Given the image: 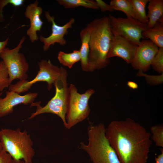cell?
<instances>
[{"instance_id":"52a82bcc","label":"cell","mask_w":163,"mask_h":163,"mask_svg":"<svg viewBox=\"0 0 163 163\" xmlns=\"http://www.w3.org/2000/svg\"><path fill=\"white\" fill-rule=\"evenodd\" d=\"M39 70L32 80L19 81L14 84H11L8 90L18 94L28 91L35 83L40 82L47 83V89L50 90L60 77L64 67L53 65L49 60L42 59L37 63Z\"/></svg>"},{"instance_id":"ffe728a7","label":"cell","mask_w":163,"mask_h":163,"mask_svg":"<svg viewBox=\"0 0 163 163\" xmlns=\"http://www.w3.org/2000/svg\"><path fill=\"white\" fill-rule=\"evenodd\" d=\"M57 59L63 66L71 69L74 64L81 60L79 50H74L70 53L60 51L58 53Z\"/></svg>"},{"instance_id":"277c9868","label":"cell","mask_w":163,"mask_h":163,"mask_svg":"<svg viewBox=\"0 0 163 163\" xmlns=\"http://www.w3.org/2000/svg\"><path fill=\"white\" fill-rule=\"evenodd\" d=\"M0 142L2 149L13 159H23L24 163H32L35 152L30 135L20 128H2L0 130Z\"/></svg>"},{"instance_id":"5b68a950","label":"cell","mask_w":163,"mask_h":163,"mask_svg":"<svg viewBox=\"0 0 163 163\" xmlns=\"http://www.w3.org/2000/svg\"><path fill=\"white\" fill-rule=\"evenodd\" d=\"M67 72L64 68L61 75L54 84L55 93L54 96L44 106L40 105L41 102H33L30 107L35 106L36 111L32 113L28 118L30 120L40 114L51 113L59 117L66 128V116L69 97V87L67 82Z\"/></svg>"},{"instance_id":"e0dca14e","label":"cell","mask_w":163,"mask_h":163,"mask_svg":"<svg viewBox=\"0 0 163 163\" xmlns=\"http://www.w3.org/2000/svg\"><path fill=\"white\" fill-rule=\"evenodd\" d=\"M79 34L81 42V48L79 50L81 57V67L83 71L88 72V58L90 51V34L85 28L81 30Z\"/></svg>"},{"instance_id":"7c38bea8","label":"cell","mask_w":163,"mask_h":163,"mask_svg":"<svg viewBox=\"0 0 163 163\" xmlns=\"http://www.w3.org/2000/svg\"><path fill=\"white\" fill-rule=\"evenodd\" d=\"M37 96V93L29 92L21 95L13 91H7L5 97L3 98L0 97V117L12 113L14 107L18 104H31L34 102Z\"/></svg>"},{"instance_id":"484cf974","label":"cell","mask_w":163,"mask_h":163,"mask_svg":"<svg viewBox=\"0 0 163 163\" xmlns=\"http://www.w3.org/2000/svg\"><path fill=\"white\" fill-rule=\"evenodd\" d=\"M24 2V0H0V22L4 21L3 9L5 6L10 4L18 7L22 5Z\"/></svg>"},{"instance_id":"7402d4cb","label":"cell","mask_w":163,"mask_h":163,"mask_svg":"<svg viewBox=\"0 0 163 163\" xmlns=\"http://www.w3.org/2000/svg\"><path fill=\"white\" fill-rule=\"evenodd\" d=\"M152 133L151 139L156 145L163 147V125L160 124L153 125L150 127Z\"/></svg>"},{"instance_id":"cb8c5ba5","label":"cell","mask_w":163,"mask_h":163,"mask_svg":"<svg viewBox=\"0 0 163 163\" xmlns=\"http://www.w3.org/2000/svg\"><path fill=\"white\" fill-rule=\"evenodd\" d=\"M136 75L144 77L147 83L150 85H158L163 82V72L158 75H151L147 74L141 70H139Z\"/></svg>"},{"instance_id":"83f0119b","label":"cell","mask_w":163,"mask_h":163,"mask_svg":"<svg viewBox=\"0 0 163 163\" xmlns=\"http://www.w3.org/2000/svg\"><path fill=\"white\" fill-rule=\"evenodd\" d=\"M12 160L11 156L2 149L0 153V163H11Z\"/></svg>"},{"instance_id":"2e32d148","label":"cell","mask_w":163,"mask_h":163,"mask_svg":"<svg viewBox=\"0 0 163 163\" xmlns=\"http://www.w3.org/2000/svg\"><path fill=\"white\" fill-rule=\"evenodd\" d=\"M163 18H161L152 28L142 33L143 37L149 38L159 48H163Z\"/></svg>"},{"instance_id":"d6a6232c","label":"cell","mask_w":163,"mask_h":163,"mask_svg":"<svg viewBox=\"0 0 163 163\" xmlns=\"http://www.w3.org/2000/svg\"><path fill=\"white\" fill-rule=\"evenodd\" d=\"M2 147L1 142H0V153L2 151Z\"/></svg>"},{"instance_id":"d4e9b609","label":"cell","mask_w":163,"mask_h":163,"mask_svg":"<svg viewBox=\"0 0 163 163\" xmlns=\"http://www.w3.org/2000/svg\"><path fill=\"white\" fill-rule=\"evenodd\" d=\"M151 66L158 73L163 72V48L159 49L152 62Z\"/></svg>"},{"instance_id":"ac0fdd59","label":"cell","mask_w":163,"mask_h":163,"mask_svg":"<svg viewBox=\"0 0 163 163\" xmlns=\"http://www.w3.org/2000/svg\"><path fill=\"white\" fill-rule=\"evenodd\" d=\"M132 5L135 19L147 24L148 18L146 14L145 6L149 0H129Z\"/></svg>"},{"instance_id":"d6986e66","label":"cell","mask_w":163,"mask_h":163,"mask_svg":"<svg viewBox=\"0 0 163 163\" xmlns=\"http://www.w3.org/2000/svg\"><path fill=\"white\" fill-rule=\"evenodd\" d=\"M57 1L59 5L67 9L82 6L93 9H99L96 1L93 0H57Z\"/></svg>"},{"instance_id":"44dd1931","label":"cell","mask_w":163,"mask_h":163,"mask_svg":"<svg viewBox=\"0 0 163 163\" xmlns=\"http://www.w3.org/2000/svg\"><path fill=\"white\" fill-rule=\"evenodd\" d=\"M110 5L114 10L122 11L127 18L135 19L133 7L129 0H111Z\"/></svg>"},{"instance_id":"6da1fadb","label":"cell","mask_w":163,"mask_h":163,"mask_svg":"<svg viewBox=\"0 0 163 163\" xmlns=\"http://www.w3.org/2000/svg\"><path fill=\"white\" fill-rule=\"evenodd\" d=\"M106 136L120 163H147L151 134L139 123L130 118L113 120Z\"/></svg>"},{"instance_id":"9a60e30c","label":"cell","mask_w":163,"mask_h":163,"mask_svg":"<svg viewBox=\"0 0 163 163\" xmlns=\"http://www.w3.org/2000/svg\"><path fill=\"white\" fill-rule=\"evenodd\" d=\"M147 28H152L163 17V0H149Z\"/></svg>"},{"instance_id":"ba28073f","label":"cell","mask_w":163,"mask_h":163,"mask_svg":"<svg viewBox=\"0 0 163 163\" xmlns=\"http://www.w3.org/2000/svg\"><path fill=\"white\" fill-rule=\"evenodd\" d=\"M25 37H22L17 46L14 48H5L0 55L7 69L10 83L15 79L27 80L29 65L24 55L19 52Z\"/></svg>"},{"instance_id":"9c48e42d","label":"cell","mask_w":163,"mask_h":163,"mask_svg":"<svg viewBox=\"0 0 163 163\" xmlns=\"http://www.w3.org/2000/svg\"><path fill=\"white\" fill-rule=\"evenodd\" d=\"M112 30L126 39L133 45L138 46L143 38L142 32L147 28V24L135 18L115 17L109 14Z\"/></svg>"},{"instance_id":"4316f807","label":"cell","mask_w":163,"mask_h":163,"mask_svg":"<svg viewBox=\"0 0 163 163\" xmlns=\"http://www.w3.org/2000/svg\"><path fill=\"white\" fill-rule=\"evenodd\" d=\"M99 9L103 12L107 11L113 12L114 10L112 8L110 5L108 4L102 0H96Z\"/></svg>"},{"instance_id":"8992f818","label":"cell","mask_w":163,"mask_h":163,"mask_svg":"<svg viewBox=\"0 0 163 163\" xmlns=\"http://www.w3.org/2000/svg\"><path fill=\"white\" fill-rule=\"evenodd\" d=\"M94 92V90L91 88L84 93L80 94L75 85H70L69 86V97L66 116V128L71 129L88 116L90 112L88 102Z\"/></svg>"},{"instance_id":"4dcf8cb0","label":"cell","mask_w":163,"mask_h":163,"mask_svg":"<svg viewBox=\"0 0 163 163\" xmlns=\"http://www.w3.org/2000/svg\"><path fill=\"white\" fill-rule=\"evenodd\" d=\"M127 85L130 88L134 90L137 89L138 87L137 83L131 81H128L127 82Z\"/></svg>"},{"instance_id":"4fadbf2b","label":"cell","mask_w":163,"mask_h":163,"mask_svg":"<svg viewBox=\"0 0 163 163\" xmlns=\"http://www.w3.org/2000/svg\"><path fill=\"white\" fill-rule=\"evenodd\" d=\"M113 37L107 58L117 56L123 59L128 64H131L137 46L112 31Z\"/></svg>"},{"instance_id":"5bb4252c","label":"cell","mask_w":163,"mask_h":163,"mask_svg":"<svg viewBox=\"0 0 163 163\" xmlns=\"http://www.w3.org/2000/svg\"><path fill=\"white\" fill-rule=\"evenodd\" d=\"M38 4L37 0L29 4L26 8L24 13L25 17L30 21V27L27 30V34L32 43L38 40L37 32L40 31L43 24L40 18L43 9L38 6Z\"/></svg>"},{"instance_id":"8fae6325","label":"cell","mask_w":163,"mask_h":163,"mask_svg":"<svg viewBox=\"0 0 163 163\" xmlns=\"http://www.w3.org/2000/svg\"><path fill=\"white\" fill-rule=\"evenodd\" d=\"M45 15L47 21L52 24V33L47 37L42 35L39 37L40 41L43 43V50H48L51 45L56 43L62 46L65 45L66 41L64 36L68 33V29L72 27L75 21L74 18H71L65 24L61 26L56 24L54 17L51 16L48 12L46 11Z\"/></svg>"},{"instance_id":"30bf717a","label":"cell","mask_w":163,"mask_h":163,"mask_svg":"<svg viewBox=\"0 0 163 163\" xmlns=\"http://www.w3.org/2000/svg\"><path fill=\"white\" fill-rule=\"evenodd\" d=\"M158 49V47L150 40L141 41L136 47L131 64L132 67L144 72L147 71Z\"/></svg>"},{"instance_id":"f1b7e54d","label":"cell","mask_w":163,"mask_h":163,"mask_svg":"<svg viewBox=\"0 0 163 163\" xmlns=\"http://www.w3.org/2000/svg\"><path fill=\"white\" fill-rule=\"evenodd\" d=\"M161 153L157 157H155V163H163V149H161Z\"/></svg>"},{"instance_id":"836d02e7","label":"cell","mask_w":163,"mask_h":163,"mask_svg":"<svg viewBox=\"0 0 163 163\" xmlns=\"http://www.w3.org/2000/svg\"><path fill=\"white\" fill-rule=\"evenodd\" d=\"M3 92H1L0 93V96L2 95V94Z\"/></svg>"},{"instance_id":"f546056e","label":"cell","mask_w":163,"mask_h":163,"mask_svg":"<svg viewBox=\"0 0 163 163\" xmlns=\"http://www.w3.org/2000/svg\"><path fill=\"white\" fill-rule=\"evenodd\" d=\"M9 38H7L5 40L0 41V55L8 43Z\"/></svg>"},{"instance_id":"7a4b0ae2","label":"cell","mask_w":163,"mask_h":163,"mask_svg":"<svg viewBox=\"0 0 163 163\" xmlns=\"http://www.w3.org/2000/svg\"><path fill=\"white\" fill-rule=\"evenodd\" d=\"M85 28L90 34L88 72H93L106 67L110 63L107 56L113 34L108 16L94 19Z\"/></svg>"},{"instance_id":"1f68e13d","label":"cell","mask_w":163,"mask_h":163,"mask_svg":"<svg viewBox=\"0 0 163 163\" xmlns=\"http://www.w3.org/2000/svg\"><path fill=\"white\" fill-rule=\"evenodd\" d=\"M11 163H24V162L22 160H17L13 159Z\"/></svg>"},{"instance_id":"3957f363","label":"cell","mask_w":163,"mask_h":163,"mask_svg":"<svg viewBox=\"0 0 163 163\" xmlns=\"http://www.w3.org/2000/svg\"><path fill=\"white\" fill-rule=\"evenodd\" d=\"M106 128L100 123L88 128V142H81L79 148L89 155L92 163H120L106 136Z\"/></svg>"},{"instance_id":"603a6c76","label":"cell","mask_w":163,"mask_h":163,"mask_svg":"<svg viewBox=\"0 0 163 163\" xmlns=\"http://www.w3.org/2000/svg\"><path fill=\"white\" fill-rule=\"evenodd\" d=\"M11 84L7 68L2 61L0 62V93L8 88Z\"/></svg>"}]
</instances>
